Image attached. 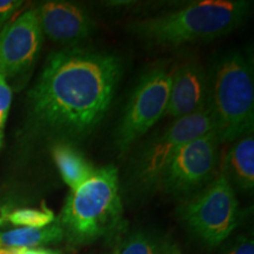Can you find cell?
Masks as SVG:
<instances>
[{
	"label": "cell",
	"instance_id": "8fae6325",
	"mask_svg": "<svg viewBox=\"0 0 254 254\" xmlns=\"http://www.w3.org/2000/svg\"><path fill=\"white\" fill-rule=\"evenodd\" d=\"M208 73L198 62L180 64L172 73L165 116L173 119L192 116L208 107Z\"/></svg>",
	"mask_w": 254,
	"mask_h": 254
},
{
	"label": "cell",
	"instance_id": "2e32d148",
	"mask_svg": "<svg viewBox=\"0 0 254 254\" xmlns=\"http://www.w3.org/2000/svg\"><path fill=\"white\" fill-rule=\"evenodd\" d=\"M164 247L145 232H133L123 238L114 249L113 254H161Z\"/></svg>",
	"mask_w": 254,
	"mask_h": 254
},
{
	"label": "cell",
	"instance_id": "9a60e30c",
	"mask_svg": "<svg viewBox=\"0 0 254 254\" xmlns=\"http://www.w3.org/2000/svg\"><path fill=\"white\" fill-rule=\"evenodd\" d=\"M55 219L53 212L46 207L2 209L0 213V225L11 224L20 227L41 228L55 222Z\"/></svg>",
	"mask_w": 254,
	"mask_h": 254
},
{
	"label": "cell",
	"instance_id": "ffe728a7",
	"mask_svg": "<svg viewBox=\"0 0 254 254\" xmlns=\"http://www.w3.org/2000/svg\"><path fill=\"white\" fill-rule=\"evenodd\" d=\"M6 120H7L6 117L0 116V148H1L2 141H4V129H5Z\"/></svg>",
	"mask_w": 254,
	"mask_h": 254
},
{
	"label": "cell",
	"instance_id": "ba28073f",
	"mask_svg": "<svg viewBox=\"0 0 254 254\" xmlns=\"http://www.w3.org/2000/svg\"><path fill=\"white\" fill-rule=\"evenodd\" d=\"M172 73L153 68L140 78L129 98L116 133V147L128 150L165 116L170 99Z\"/></svg>",
	"mask_w": 254,
	"mask_h": 254
},
{
	"label": "cell",
	"instance_id": "5b68a950",
	"mask_svg": "<svg viewBox=\"0 0 254 254\" xmlns=\"http://www.w3.org/2000/svg\"><path fill=\"white\" fill-rule=\"evenodd\" d=\"M180 215L200 240L208 246H219L231 236L239 221L236 190L219 171L207 186L186 199Z\"/></svg>",
	"mask_w": 254,
	"mask_h": 254
},
{
	"label": "cell",
	"instance_id": "9c48e42d",
	"mask_svg": "<svg viewBox=\"0 0 254 254\" xmlns=\"http://www.w3.org/2000/svg\"><path fill=\"white\" fill-rule=\"evenodd\" d=\"M43 40L36 8L9 21L0 31V74L7 79L26 73L36 63Z\"/></svg>",
	"mask_w": 254,
	"mask_h": 254
},
{
	"label": "cell",
	"instance_id": "7c38bea8",
	"mask_svg": "<svg viewBox=\"0 0 254 254\" xmlns=\"http://www.w3.org/2000/svg\"><path fill=\"white\" fill-rule=\"evenodd\" d=\"M220 173L233 189L252 190L254 187V138L253 133L231 142L222 159Z\"/></svg>",
	"mask_w": 254,
	"mask_h": 254
},
{
	"label": "cell",
	"instance_id": "5bb4252c",
	"mask_svg": "<svg viewBox=\"0 0 254 254\" xmlns=\"http://www.w3.org/2000/svg\"><path fill=\"white\" fill-rule=\"evenodd\" d=\"M64 232L59 222L55 221L41 228L20 227L0 232V249H36L62 241Z\"/></svg>",
	"mask_w": 254,
	"mask_h": 254
},
{
	"label": "cell",
	"instance_id": "30bf717a",
	"mask_svg": "<svg viewBox=\"0 0 254 254\" xmlns=\"http://www.w3.org/2000/svg\"><path fill=\"white\" fill-rule=\"evenodd\" d=\"M36 9L43 34L59 45L74 47L94 31L93 19L81 5L52 0L43 2Z\"/></svg>",
	"mask_w": 254,
	"mask_h": 254
},
{
	"label": "cell",
	"instance_id": "8992f818",
	"mask_svg": "<svg viewBox=\"0 0 254 254\" xmlns=\"http://www.w3.org/2000/svg\"><path fill=\"white\" fill-rule=\"evenodd\" d=\"M214 129L208 107L192 116L174 119L164 131L146 142L133 166L132 178L144 190L158 186L160 178L178 151L187 142Z\"/></svg>",
	"mask_w": 254,
	"mask_h": 254
},
{
	"label": "cell",
	"instance_id": "44dd1931",
	"mask_svg": "<svg viewBox=\"0 0 254 254\" xmlns=\"http://www.w3.org/2000/svg\"><path fill=\"white\" fill-rule=\"evenodd\" d=\"M161 254H180L176 249H164Z\"/></svg>",
	"mask_w": 254,
	"mask_h": 254
},
{
	"label": "cell",
	"instance_id": "7a4b0ae2",
	"mask_svg": "<svg viewBox=\"0 0 254 254\" xmlns=\"http://www.w3.org/2000/svg\"><path fill=\"white\" fill-rule=\"evenodd\" d=\"M252 8L247 0H201L167 13L132 23V33L158 46L214 40L245 23Z\"/></svg>",
	"mask_w": 254,
	"mask_h": 254
},
{
	"label": "cell",
	"instance_id": "277c9868",
	"mask_svg": "<svg viewBox=\"0 0 254 254\" xmlns=\"http://www.w3.org/2000/svg\"><path fill=\"white\" fill-rule=\"evenodd\" d=\"M208 110L221 144L253 133V72L245 56L228 51L208 73Z\"/></svg>",
	"mask_w": 254,
	"mask_h": 254
},
{
	"label": "cell",
	"instance_id": "6da1fadb",
	"mask_svg": "<svg viewBox=\"0 0 254 254\" xmlns=\"http://www.w3.org/2000/svg\"><path fill=\"white\" fill-rule=\"evenodd\" d=\"M122 74V60L111 53L80 47L51 53L28 93L33 119L59 141H80L109 112Z\"/></svg>",
	"mask_w": 254,
	"mask_h": 254
},
{
	"label": "cell",
	"instance_id": "4fadbf2b",
	"mask_svg": "<svg viewBox=\"0 0 254 254\" xmlns=\"http://www.w3.org/2000/svg\"><path fill=\"white\" fill-rule=\"evenodd\" d=\"M52 157L64 183L69 190H75L93 176L95 168L86 158L79 152L74 145L65 141H58L52 147Z\"/></svg>",
	"mask_w": 254,
	"mask_h": 254
},
{
	"label": "cell",
	"instance_id": "ac0fdd59",
	"mask_svg": "<svg viewBox=\"0 0 254 254\" xmlns=\"http://www.w3.org/2000/svg\"><path fill=\"white\" fill-rule=\"evenodd\" d=\"M222 254H254L253 240L246 237L238 238Z\"/></svg>",
	"mask_w": 254,
	"mask_h": 254
},
{
	"label": "cell",
	"instance_id": "d6986e66",
	"mask_svg": "<svg viewBox=\"0 0 254 254\" xmlns=\"http://www.w3.org/2000/svg\"><path fill=\"white\" fill-rule=\"evenodd\" d=\"M0 254H57L41 249H0Z\"/></svg>",
	"mask_w": 254,
	"mask_h": 254
},
{
	"label": "cell",
	"instance_id": "e0dca14e",
	"mask_svg": "<svg viewBox=\"0 0 254 254\" xmlns=\"http://www.w3.org/2000/svg\"><path fill=\"white\" fill-rule=\"evenodd\" d=\"M23 4L20 0H0V31L12 20Z\"/></svg>",
	"mask_w": 254,
	"mask_h": 254
},
{
	"label": "cell",
	"instance_id": "52a82bcc",
	"mask_svg": "<svg viewBox=\"0 0 254 254\" xmlns=\"http://www.w3.org/2000/svg\"><path fill=\"white\" fill-rule=\"evenodd\" d=\"M220 145L214 129L189 141L168 164L158 186L179 198L195 194L219 173Z\"/></svg>",
	"mask_w": 254,
	"mask_h": 254
},
{
	"label": "cell",
	"instance_id": "3957f363",
	"mask_svg": "<svg viewBox=\"0 0 254 254\" xmlns=\"http://www.w3.org/2000/svg\"><path fill=\"white\" fill-rule=\"evenodd\" d=\"M122 218L118 171L114 166H105L69 190L58 222L69 243L84 245L116 231Z\"/></svg>",
	"mask_w": 254,
	"mask_h": 254
}]
</instances>
